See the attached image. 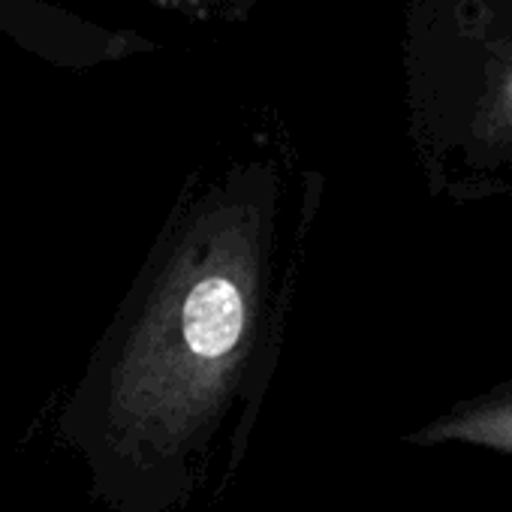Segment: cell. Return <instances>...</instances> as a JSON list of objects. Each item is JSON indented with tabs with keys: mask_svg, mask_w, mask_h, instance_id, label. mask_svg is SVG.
<instances>
[{
	"mask_svg": "<svg viewBox=\"0 0 512 512\" xmlns=\"http://www.w3.org/2000/svg\"><path fill=\"white\" fill-rule=\"evenodd\" d=\"M404 115L431 196L512 199V0H413Z\"/></svg>",
	"mask_w": 512,
	"mask_h": 512,
	"instance_id": "obj_1",
	"label": "cell"
},
{
	"mask_svg": "<svg viewBox=\"0 0 512 512\" xmlns=\"http://www.w3.org/2000/svg\"><path fill=\"white\" fill-rule=\"evenodd\" d=\"M407 440L422 449L467 446L512 461V374L458 398Z\"/></svg>",
	"mask_w": 512,
	"mask_h": 512,
	"instance_id": "obj_2",
	"label": "cell"
},
{
	"mask_svg": "<svg viewBox=\"0 0 512 512\" xmlns=\"http://www.w3.org/2000/svg\"><path fill=\"white\" fill-rule=\"evenodd\" d=\"M244 329V299L232 278L208 272L187 290L181 302V335L193 356H226Z\"/></svg>",
	"mask_w": 512,
	"mask_h": 512,
	"instance_id": "obj_3",
	"label": "cell"
}]
</instances>
